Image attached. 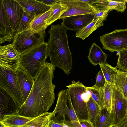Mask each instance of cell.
Listing matches in <instances>:
<instances>
[{"instance_id":"obj_2","label":"cell","mask_w":127,"mask_h":127,"mask_svg":"<svg viewBox=\"0 0 127 127\" xmlns=\"http://www.w3.org/2000/svg\"><path fill=\"white\" fill-rule=\"evenodd\" d=\"M66 29L59 24L52 25L48 31L47 54L51 63L68 75L72 69V54L68 45Z\"/></svg>"},{"instance_id":"obj_29","label":"cell","mask_w":127,"mask_h":127,"mask_svg":"<svg viewBox=\"0 0 127 127\" xmlns=\"http://www.w3.org/2000/svg\"><path fill=\"white\" fill-rule=\"evenodd\" d=\"M36 17L34 13L24 11L19 27L17 32H20L29 29L31 23Z\"/></svg>"},{"instance_id":"obj_35","label":"cell","mask_w":127,"mask_h":127,"mask_svg":"<svg viewBox=\"0 0 127 127\" xmlns=\"http://www.w3.org/2000/svg\"><path fill=\"white\" fill-rule=\"evenodd\" d=\"M112 10L109 9L98 11L95 14L94 19H99L103 21L106 20L109 13Z\"/></svg>"},{"instance_id":"obj_34","label":"cell","mask_w":127,"mask_h":127,"mask_svg":"<svg viewBox=\"0 0 127 127\" xmlns=\"http://www.w3.org/2000/svg\"><path fill=\"white\" fill-rule=\"evenodd\" d=\"M106 82L103 73L100 70L98 72L96 77L95 83L91 87L97 89H103Z\"/></svg>"},{"instance_id":"obj_18","label":"cell","mask_w":127,"mask_h":127,"mask_svg":"<svg viewBox=\"0 0 127 127\" xmlns=\"http://www.w3.org/2000/svg\"><path fill=\"white\" fill-rule=\"evenodd\" d=\"M23 8L24 11L34 13L36 17L50 10V6L47 5L38 0H16Z\"/></svg>"},{"instance_id":"obj_25","label":"cell","mask_w":127,"mask_h":127,"mask_svg":"<svg viewBox=\"0 0 127 127\" xmlns=\"http://www.w3.org/2000/svg\"><path fill=\"white\" fill-rule=\"evenodd\" d=\"M86 102L89 120L94 127L96 119L100 112L101 109L91 96L88 98Z\"/></svg>"},{"instance_id":"obj_19","label":"cell","mask_w":127,"mask_h":127,"mask_svg":"<svg viewBox=\"0 0 127 127\" xmlns=\"http://www.w3.org/2000/svg\"><path fill=\"white\" fill-rule=\"evenodd\" d=\"M88 58L90 63L95 66L106 63L107 55L100 47L94 42L89 49Z\"/></svg>"},{"instance_id":"obj_9","label":"cell","mask_w":127,"mask_h":127,"mask_svg":"<svg viewBox=\"0 0 127 127\" xmlns=\"http://www.w3.org/2000/svg\"><path fill=\"white\" fill-rule=\"evenodd\" d=\"M111 113L114 120V127L119 125L127 117V98L114 85L112 93Z\"/></svg>"},{"instance_id":"obj_15","label":"cell","mask_w":127,"mask_h":127,"mask_svg":"<svg viewBox=\"0 0 127 127\" xmlns=\"http://www.w3.org/2000/svg\"><path fill=\"white\" fill-rule=\"evenodd\" d=\"M15 71L17 83L25 103L32 89L34 80L20 65Z\"/></svg>"},{"instance_id":"obj_24","label":"cell","mask_w":127,"mask_h":127,"mask_svg":"<svg viewBox=\"0 0 127 127\" xmlns=\"http://www.w3.org/2000/svg\"><path fill=\"white\" fill-rule=\"evenodd\" d=\"M66 6L59 1L51 6V11L46 21L48 26L57 20L59 19L60 17L68 9Z\"/></svg>"},{"instance_id":"obj_10","label":"cell","mask_w":127,"mask_h":127,"mask_svg":"<svg viewBox=\"0 0 127 127\" xmlns=\"http://www.w3.org/2000/svg\"><path fill=\"white\" fill-rule=\"evenodd\" d=\"M59 1L66 5L68 8L59 19L74 15H94L98 12L91 4L81 0H62Z\"/></svg>"},{"instance_id":"obj_4","label":"cell","mask_w":127,"mask_h":127,"mask_svg":"<svg viewBox=\"0 0 127 127\" xmlns=\"http://www.w3.org/2000/svg\"><path fill=\"white\" fill-rule=\"evenodd\" d=\"M66 87L69 90L72 102L79 120H89L86 102L88 96L86 87L79 81L76 82L74 80Z\"/></svg>"},{"instance_id":"obj_16","label":"cell","mask_w":127,"mask_h":127,"mask_svg":"<svg viewBox=\"0 0 127 127\" xmlns=\"http://www.w3.org/2000/svg\"><path fill=\"white\" fill-rule=\"evenodd\" d=\"M16 33L12 28L5 13L1 0H0V44L10 42Z\"/></svg>"},{"instance_id":"obj_17","label":"cell","mask_w":127,"mask_h":127,"mask_svg":"<svg viewBox=\"0 0 127 127\" xmlns=\"http://www.w3.org/2000/svg\"><path fill=\"white\" fill-rule=\"evenodd\" d=\"M91 4L98 11L111 9L122 13L124 12L126 8V3L124 0H96Z\"/></svg>"},{"instance_id":"obj_12","label":"cell","mask_w":127,"mask_h":127,"mask_svg":"<svg viewBox=\"0 0 127 127\" xmlns=\"http://www.w3.org/2000/svg\"><path fill=\"white\" fill-rule=\"evenodd\" d=\"M20 54L11 44L0 47V66L14 71L20 65Z\"/></svg>"},{"instance_id":"obj_13","label":"cell","mask_w":127,"mask_h":127,"mask_svg":"<svg viewBox=\"0 0 127 127\" xmlns=\"http://www.w3.org/2000/svg\"><path fill=\"white\" fill-rule=\"evenodd\" d=\"M20 108L13 97L0 87V120L4 116L18 112Z\"/></svg>"},{"instance_id":"obj_1","label":"cell","mask_w":127,"mask_h":127,"mask_svg":"<svg viewBox=\"0 0 127 127\" xmlns=\"http://www.w3.org/2000/svg\"><path fill=\"white\" fill-rule=\"evenodd\" d=\"M54 65L46 62L35 79L30 93L18 113L22 116L35 118L47 111L55 100V85L52 83Z\"/></svg>"},{"instance_id":"obj_7","label":"cell","mask_w":127,"mask_h":127,"mask_svg":"<svg viewBox=\"0 0 127 127\" xmlns=\"http://www.w3.org/2000/svg\"><path fill=\"white\" fill-rule=\"evenodd\" d=\"M100 38L103 48L111 52L127 49V29L115 30Z\"/></svg>"},{"instance_id":"obj_40","label":"cell","mask_w":127,"mask_h":127,"mask_svg":"<svg viewBox=\"0 0 127 127\" xmlns=\"http://www.w3.org/2000/svg\"><path fill=\"white\" fill-rule=\"evenodd\" d=\"M4 127H6V126H4Z\"/></svg>"},{"instance_id":"obj_3","label":"cell","mask_w":127,"mask_h":127,"mask_svg":"<svg viewBox=\"0 0 127 127\" xmlns=\"http://www.w3.org/2000/svg\"><path fill=\"white\" fill-rule=\"evenodd\" d=\"M48 57L44 39L21 54L19 65L35 80Z\"/></svg>"},{"instance_id":"obj_22","label":"cell","mask_w":127,"mask_h":127,"mask_svg":"<svg viewBox=\"0 0 127 127\" xmlns=\"http://www.w3.org/2000/svg\"><path fill=\"white\" fill-rule=\"evenodd\" d=\"M114 127V120L111 111L105 107L101 109L94 127Z\"/></svg>"},{"instance_id":"obj_8","label":"cell","mask_w":127,"mask_h":127,"mask_svg":"<svg viewBox=\"0 0 127 127\" xmlns=\"http://www.w3.org/2000/svg\"><path fill=\"white\" fill-rule=\"evenodd\" d=\"M46 33L41 34L33 32L30 28L20 32H16L12 44L20 54L45 39Z\"/></svg>"},{"instance_id":"obj_31","label":"cell","mask_w":127,"mask_h":127,"mask_svg":"<svg viewBox=\"0 0 127 127\" xmlns=\"http://www.w3.org/2000/svg\"><path fill=\"white\" fill-rule=\"evenodd\" d=\"M114 87V84H109L106 83L103 89L105 106L111 112L112 97Z\"/></svg>"},{"instance_id":"obj_14","label":"cell","mask_w":127,"mask_h":127,"mask_svg":"<svg viewBox=\"0 0 127 127\" xmlns=\"http://www.w3.org/2000/svg\"><path fill=\"white\" fill-rule=\"evenodd\" d=\"M95 14H85L70 16L63 19L61 25L66 29L76 32L91 23Z\"/></svg>"},{"instance_id":"obj_20","label":"cell","mask_w":127,"mask_h":127,"mask_svg":"<svg viewBox=\"0 0 127 127\" xmlns=\"http://www.w3.org/2000/svg\"><path fill=\"white\" fill-rule=\"evenodd\" d=\"M34 118L22 116L18 112L4 116L0 122L7 127H20Z\"/></svg>"},{"instance_id":"obj_36","label":"cell","mask_w":127,"mask_h":127,"mask_svg":"<svg viewBox=\"0 0 127 127\" xmlns=\"http://www.w3.org/2000/svg\"><path fill=\"white\" fill-rule=\"evenodd\" d=\"M44 127H69L64 123H57L53 120L50 119Z\"/></svg>"},{"instance_id":"obj_5","label":"cell","mask_w":127,"mask_h":127,"mask_svg":"<svg viewBox=\"0 0 127 127\" xmlns=\"http://www.w3.org/2000/svg\"><path fill=\"white\" fill-rule=\"evenodd\" d=\"M66 116L70 121H79L68 89L62 90L58 94L56 105L52 113L50 119L57 123H63L66 120Z\"/></svg>"},{"instance_id":"obj_30","label":"cell","mask_w":127,"mask_h":127,"mask_svg":"<svg viewBox=\"0 0 127 127\" xmlns=\"http://www.w3.org/2000/svg\"><path fill=\"white\" fill-rule=\"evenodd\" d=\"M87 88L92 99L97 103L101 109L104 107L105 104L103 96V89H97L91 87Z\"/></svg>"},{"instance_id":"obj_38","label":"cell","mask_w":127,"mask_h":127,"mask_svg":"<svg viewBox=\"0 0 127 127\" xmlns=\"http://www.w3.org/2000/svg\"><path fill=\"white\" fill-rule=\"evenodd\" d=\"M114 127H127V117L120 124Z\"/></svg>"},{"instance_id":"obj_33","label":"cell","mask_w":127,"mask_h":127,"mask_svg":"<svg viewBox=\"0 0 127 127\" xmlns=\"http://www.w3.org/2000/svg\"><path fill=\"white\" fill-rule=\"evenodd\" d=\"M64 123L69 127H94L93 124L89 120L75 121L66 120Z\"/></svg>"},{"instance_id":"obj_26","label":"cell","mask_w":127,"mask_h":127,"mask_svg":"<svg viewBox=\"0 0 127 127\" xmlns=\"http://www.w3.org/2000/svg\"><path fill=\"white\" fill-rule=\"evenodd\" d=\"M114 84L116 88L121 91L124 96L127 98V72L118 70Z\"/></svg>"},{"instance_id":"obj_28","label":"cell","mask_w":127,"mask_h":127,"mask_svg":"<svg viewBox=\"0 0 127 127\" xmlns=\"http://www.w3.org/2000/svg\"><path fill=\"white\" fill-rule=\"evenodd\" d=\"M52 113H45L34 118L20 127H44L50 119Z\"/></svg>"},{"instance_id":"obj_32","label":"cell","mask_w":127,"mask_h":127,"mask_svg":"<svg viewBox=\"0 0 127 127\" xmlns=\"http://www.w3.org/2000/svg\"><path fill=\"white\" fill-rule=\"evenodd\" d=\"M115 67L121 71L127 72V49L119 52Z\"/></svg>"},{"instance_id":"obj_23","label":"cell","mask_w":127,"mask_h":127,"mask_svg":"<svg viewBox=\"0 0 127 127\" xmlns=\"http://www.w3.org/2000/svg\"><path fill=\"white\" fill-rule=\"evenodd\" d=\"M103 25V21L99 19H94L91 23L77 32L75 37L84 40L95 30Z\"/></svg>"},{"instance_id":"obj_27","label":"cell","mask_w":127,"mask_h":127,"mask_svg":"<svg viewBox=\"0 0 127 127\" xmlns=\"http://www.w3.org/2000/svg\"><path fill=\"white\" fill-rule=\"evenodd\" d=\"M106 83L109 84H114L115 77L118 71V69L114 67L107 63L99 64Z\"/></svg>"},{"instance_id":"obj_39","label":"cell","mask_w":127,"mask_h":127,"mask_svg":"<svg viewBox=\"0 0 127 127\" xmlns=\"http://www.w3.org/2000/svg\"><path fill=\"white\" fill-rule=\"evenodd\" d=\"M126 3H127V0H124Z\"/></svg>"},{"instance_id":"obj_11","label":"cell","mask_w":127,"mask_h":127,"mask_svg":"<svg viewBox=\"0 0 127 127\" xmlns=\"http://www.w3.org/2000/svg\"><path fill=\"white\" fill-rule=\"evenodd\" d=\"M1 0L5 15L16 33L19 27L24 9L16 0Z\"/></svg>"},{"instance_id":"obj_6","label":"cell","mask_w":127,"mask_h":127,"mask_svg":"<svg viewBox=\"0 0 127 127\" xmlns=\"http://www.w3.org/2000/svg\"><path fill=\"white\" fill-rule=\"evenodd\" d=\"M0 87L13 97L20 107L24 103L15 71L0 66Z\"/></svg>"},{"instance_id":"obj_21","label":"cell","mask_w":127,"mask_h":127,"mask_svg":"<svg viewBox=\"0 0 127 127\" xmlns=\"http://www.w3.org/2000/svg\"><path fill=\"white\" fill-rule=\"evenodd\" d=\"M51 10V8L45 13L36 17L31 23L30 28L32 31L42 34L46 33L45 30L48 26L46 21Z\"/></svg>"},{"instance_id":"obj_37","label":"cell","mask_w":127,"mask_h":127,"mask_svg":"<svg viewBox=\"0 0 127 127\" xmlns=\"http://www.w3.org/2000/svg\"><path fill=\"white\" fill-rule=\"evenodd\" d=\"M38 0L47 5L51 6L55 4L58 1L57 0Z\"/></svg>"}]
</instances>
